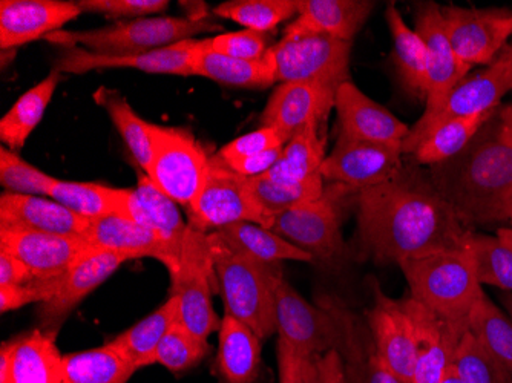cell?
I'll list each match as a JSON object with an SVG mask.
<instances>
[{
  "label": "cell",
  "instance_id": "cell-55",
  "mask_svg": "<svg viewBox=\"0 0 512 383\" xmlns=\"http://www.w3.org/2000/svg\"><path fill=\"white\" fill-rule=\"evenodd\" d=\"M322 383H347L344 364L338 351H329L316 359Z\"/></svg>",
  "mask_w": 512,
  "mask_h": 383
},
{
  "label": "cell",
  "instance_id": "cell-10",
  "mask_svg": "<svg viewBox=\"0 0 512 383\" xmlns=\"http://www.w3.org/2000/svg\"><path fill=\"white\" fill-rule=\"evenodd\" d=\"M356 190L342 184L327 187L321 198L299 204L273 218L270 230L312 255L313 261L332 262L344 253L339 200Z\"/></svg>",
  "mask_w": 512,
  "mask_h": 383
},
{
  "label": "cell",
  "instance_id": "cell-5",
  "mask_svg": "<svg viewBox=\"0 0 512 383\" xmlns=\"http://www.w3.org/2000/svg\"><path fill=\"white\" fill-rule=\"evenodd\" d=\"M221 30L211 17L157 16L115 22L88 31L60 30L46 36V42L77 48L99 56H132L149 53L183 40L194 39L207 31Z\"/></svg>",
  "mask_w": 512,
  "mask_h": 383
},
{
  "label": "cell",
  "instance_id": "cell-39",
  "mask_svg": "<svg viewBox=\"0 0 512 383\" xmlns=\"http://www.w3.org/2000/svg\"><path fill=\"white\" fill-rule=\"evenodd\" d=\"M493 112L473 115V117L453 118L450 122L442 123L427 134L411 155H414L416 163L425 164L428 167L456 157L470 145L471 140L476 137L477 132Z\"/></svg>",
  "mask_w": 512,
  "mask_h": 383
},
{
  "label": "cell",
  "instance_id": "cell-35",
  "mask_svg": "<svg viewBox=\"0 0 512 383\" xmlns=\"http://www.w3.org/2000/svg\"><path fill=\"white\" fill-rule=\"evenodd\" d=\"M385 19L393 36L394 60L402 82L414 94L427 97L431 69V54L427 43L421 34L408 27L396 5H388Z\"/></svg>",
  "mask_w": 512,
  "mask_h": 383
},
{
  "label": "cell",
  "instance_id": "cell-45",
  "mask_svg": "<svg viewBox=\"0 0 512 383\" xmlns=\"http://www.w3.org/2000/svg\"><path fill=\"white\" fill-rule=\"evenodd\" d=\"M453 368L462 383H512V374L470 330L457 347Z\"/></svg>",
  "mask_w": 512,
  "mask_h": 383
},
{
  "label": "cell",
  "instance_id": "cell-21",
  "mask_svg": "<svg viewBox=\"0 0 512 383\" xmlns=\"http://www.w3.org/2000/svg\"><path fill=\"white\" fill-rule=\"evenodd\" d=\"M198 40L189 39L175 45L132 54V56H99L82 48H66L57 59L54 69L60 74H86L96 69H138L149 74H168V76H194L192 59Z\"/></svg>",
  "mask_w": 512,
  "mask_h": 383
},
{
  "label": "cell",
  "instance_id": "cell-7",
  "mask_svg": "<svg viewBox=\"0 0 512 383\" xmlns=\"http://www.w3.org/2000/svg\"><path fill=\"white\" fill-rule=\"evenodd\" d=\"M215 287L217 279L209 233L189 227L181 247L180 266L171 276V295L178 299V322L203 339L221 327V319L212 304Z\"/></svg>",
  "mask_w": 512,
  "mask_h": 383
},
{
  "label": "cell",
  "instance_id": "cell-30",
  "mask_svg": "<svg viewBox=\"0 0 512 383\" xmlns=\"http://www.w3.org/2000/svg\"><path fill=\"white\" fill-rule=\"evenodd\" d=\"M192 68L194 76L234 88L266 89L276 83L275 65L269 51L261 60L234 59L207 50L204 40H198Z\"/></svg>",
  "mask_w": 512,
  "mask_h": 383
},
{
  "label": "cell",
  "instance_id": "cell-33",
  "mask_svg": "<svg viewBox=\"0 0 512 383\" xmlns=\"http://www.w3.org/2000/svg\"><path fill=\"white\" fill-rule=\"evenodd\" d=\"M13 383H63L56 331L34 330L14 339Z\"/></svg>",
  "mask_w": 512,
  "mask_h": 383
},
{
  "label": "cell",
  "instance_id": "cell-52",
  "mask_svg": "<svg viewBox=\"0 0 512 383\" xmlns=\"http://www.w3.org/2000/svg\"><path fill=\"white\" fill-rule=\"evenodd\" d=\"M63 279V278H62ZM59 281H33L25 285H5L0 287V311H14L33 302H48L56 296Z\"/></svg>",
  "mask_w": 512,
  "mask_h": 383
},
{
  "label": "cell",
  "instance_id": "cell-38",
  "mask_svg": "<svg viewBox=\"0 0 512 383\" xmlns=\"http://www.w3.org/2000/svg\"><path fill=\"white\" fill-rule=\"evenodd\" d=\"M325 157L321 125L307 126L287 141L275 166L264 175L275 181L306 180L319 174Z\"/></svg>",
  "mask_w": 512,
  "mask_h": 383
},
{
  "label": "cell",
  "instance_id": "cell-6",
  "mask_svg": "<svg viewBox=\"0 0 512 383\" xmlns=\"http://www.w3.org/2000/svg\"><path fill=\"white\" fill-rule=\"evenodd\" d=\"M352 42L310 31H284L270 46L276 83L313 82L339 88L350 80Z\"/></svg>",
  "mask_w": 512,
  "mask_h": 383
},
{
  "label": "cell",
  "instance_id": "cell-2",
  "mask_svg": "<svg viewBox=\"0 0 512 383\" xmlns=\"http://www.w3.org/2000/svg\"><path fill=\"white\" fill-rule=\"evenodd\" d=\"M428 178L467 229L512 227V102L497 108L460 154L431 166Z\"/></svg>",
  "mask_w": 512,
  "mask_h": 383
},
{
  "label": "cell",
  "instance_id": "cell-44",
  "mask_svg": "<svg viewBox=\"0 0 512 383\" xmlns=\"http://www.w3.org/2000/svg\"><path fill=\"white\" fill-rule=\"evenodd\" d=\"M467 244L473 252L480 284L512 293V247L497 235L474 230L468 233Z\"/></svg>",
  "mask_w": 512,
  "mask_h": 383
},
{
  "label": "cell",
  "instance_id": "cell-48",
  "mask_svg": "<svg viewBox=\"0 0 512 383\" xmlns=\"http://www.w3.org/2000/svg\"><path fill=\"white\" fill-rule=\"evenodd\" d=\"M204 45L214 53L241 60H261L270 50L267 34L250 30L218 34L204 39Z\"/></svg>",
  "mask_w": 512,
  "mask_h": 383
},
{
  "label": "cell",
  "instance_id": "cell-25",
  "mask_svg": "<svg viewBox=\"0 0 512 383\" xmlns=\"http://www.w3.org/2000/svg\"><path fill=\"white\" fill-rule=\"evenodd\" d=\"M129 259L120 253L100 252L80 258L63 276L56 296L40 307V321L45 330H57L60 324L73 313L74 308L91 295L94 290L111 278L115 270Z\"/></svg>",
  "mask_w": 512,
  "mask_h": 383
},
{
  "label": "cell",
  "instance_id": "cell-43",
  "mask_svg": "<svg viewBox=\"0 0 512 383\" xmlns=\"http://www.w3.org/2000/svg\"><path fill=\"white\" fill-rule=\"evenodd\" d=\"M214 14L246 30L267 34L298 16V7L296 0H230L214 8Z\"/></svg>",
  "mask_w": 512,
  "mask_h": 383
},
{
  "label": "cell",
  "instance_id": "cell-11",
  "mask_svg": "<svg viewBox=\"0 0 512 383\" xmlns=\"http://www.w3.org/2000/svg\"><path fill=\"white\" fill-rule=\"evenodd\" d=\"M512 91V50L506 46L491 65L473 76L465 77L448 95L436 115L424 123H416L402 143L404 154H413L416 146L442 123L453 118L490 114L500 108L503 97Z\"/></svg>",
  "mask_w": 512,
  "mask_h": 383
},
{
  "label": "cell",
  "instance_id": "cell-56",
  "mask_svg": "<svg viewBox=\"0 0 512 383\" xmlns=\"http://www.w3.org/2000/svg\"><path fill=\"white\" fill-rule=\"evenodd\" d=\"M14 339L0 348V383H13Z\"/></svg>",
  "mask_w": 512,
  "mask_h": 383
},
{
  "label": "cell",
  "instance_id": "cell-4",
  "mask_svg": "<svg viewBox=\"0 0 512 383\" xmlns=\"http://www.w3.org/2000/svg\"><path fill=\"white\" fill-rule=\"evenodd\" d=\"M411 298L439 318L468 324L474 305L483 295L470 247L402 262Z\"/></svg>",
  "mask_w": 512,
  "mask_h": 383
},
{
  "label": "cell",
  "instance_id": "cell-24",
  "mask_svg": "<svg viewBox=\"0 0 512 383\" xmlns=\"http://www.w3.org/2000/svg\"><path fill=\"white\" fill-rule=\"evenodd\" d=\"M322 301L329 305L341 328L338 353L347 383H404L382 361L368 325L335 298H322Z\"/></svg>",
  "mask_w": 512,
  "mask_h": 383
},
{
  "label": "cell",
  "instance_id": "cell-27",
  "mask_svg": "<svg viewBox=\"0 0 512 383\" xmlns=\"http://www.w3.org/2000/svg\"><path fill=\"white\" fill-rule=\"evenodd\" d=\"M298 16L289 30L310 31L353 42L375 10L371 0H296Z\"/></svg>",
  "mask_w": 512,
  "mask_h": 383
},
{
  "label": "cell",
  "instance_id": "cell-9",
  "mask_svg": "<svg viewBox=\"0 0 512 383\" xmlns=\"http://www.w3.org/2000/svg\"><path fill=\"white\" fill-rule=\"evenodd\" d=\"M189 227L214 233L238 223H253L270 229L272 218L256 203L247 178L232 171L217 154L211 157L203 189L188 209Z\"/></svg>",
  "mask_w": 512,
  "mask_h": 383
},
{
  "label": "cell",
  "instance_id": "cell-34",
  "mask_svg": "<svg viewBox=\"0 0 512 383\" xmlns=\"http://www.w3.org/2000/svg\"><path fill=\"white\" fill-rule=\"evenodd\" d=\"M180 318L178 299L169 295L168 301L161 304L151 315L123 331L109 344L126 357L137 370L155 364V354L161 341Z\"/></svg>",
  "mask_w": 512,
  "mask_h": 383
},
{
  "label": "cell",
  "instance_id": "cell-16",
  "mask_svg": "<svg viewBox=\"0 0 512 383\" xmlns=\"http://www.w3.org/2000/svg\"><path fill=\"white\" fill-rule=\"evenodd\" d=\"M375 304L368 311L367 325L376 350L394 376L413 383L417 362V338L413 321L402 301L388 298L379 285L373 287Z\"/></svg>",
  "mask_w": 512,
  "mask_h": 383
},
{
  "label": "cell",
  "instance_id": "cell-15",
  "mask_svg": "<svg viewBox=\"0 0 512 383\" xmlns=\"http://www.w3.org/2000/svg\"><path fill=\"white\" fill-rule=\"evenodd\" d=\"M414 17H416L414 30L421 34L431 54L430 80H428V92L425 97L427 106H425L424 115L417 122L424 123L437 114L448 99V95L468 76L471 68L460 62L459 57L454 53L447 28H445L442 7L434 2H421L417 4Z\"/></svg>",
  "mask_w": 512,
  "mask_h": 383
},
{
  "label": "cell",
  "instance_id": "cell-42",
  "mask_svg": "<svg viewBox=\"0 0 512 383\" xmlns=\"http://www.w3.org/2000/svg\"><path fill=\"white\" fill-rule=\"evenodd\" d=\"M468 328L512 374V321L485 293L471 311Z\"/></svg>",
  "mask_w": 512,
  "mask_h": 383
},
{
  "label": "cell",
  "instance_id": "cell-31",
  "mask_svg": "<svg viewBox=\"0 0 512 383\" xmlns=\"http://www.w3.org/2000/svg\"><path fill=\"white\" fill-rule=\"evenodd\" d=\"M48 197L76 213L77 217L83 220H100L111 215L129 218L131 189H115L103 184L54 178Z\"/></svg>",
  "mask_w": 512,
  "mask_h": 383
},
{
  "label": "cell",
  "instance_id": "cell-46",
  "mask_svg": "<svg viewBox=\"0 0 512 383\" xmlns=\"http://www.w3.org/2000/svg\"><path fill=\"white\" fill-rule=\"evenodd\" d=\"M209 351L211 345L207 339L200 338L177 322L161 341L155 354V364L163 365L174 374L186 373L197 367Z\"/></svg>",
  "mask_w": 512,
  "mask_h": 383
},
{
  "label": "cell",
  "instance_id": "cell-26",
  "mask_svg": "<svg viewBox=\"0 0 512 383\" xmlns=\"http://www.w3.org/2000/svg\"><path fill=\"white\" fill-rule=\"evenodd\" d=\"M88 227V220L77 217L53 198L13 194L7 190L0 197V229L83 236Z\"/></svg>",
  "mask_w": 512,
  "mask_h": 383
},
{
  "label": "cell",
  "instance_id": "cell-60",
  "mask_svg": "<svg viewBox=\"0 0 512 383\" xmlns=\"http://www.w3.org/2000/svg\"><path fill=\"white\" fill-rule=\"evenodd\" d=\"M509 46H511V50H512V42H511V43H509Z\"/></svg>",
  "mask_w": 512,
  "mask_h": 383
},
{
  "label": "cell",
  "instance_id": "cell-23",
  "mask_svg": "<svg viewBox=\"0 0 512 383\" xmlns=\"http://www.w3.org/2000/svg\"><path fill=\"white\" fill-rule=\"evenodd\" d=\"M335 109L341 134L356 140L402 148L410 134V126L371 100L352 80L342 83L336 91Z\"/></svg>",
  "mask_w": 512,
  "mask_h": 383
},
{
  "label": "cell",
  "instance_id": "cell-47",
  "mask_svg": "<svg viewBox=\"0 0 512 383\" xmlns=\"http://www.w3.org/2000/svg\"><path fill=\"white\" fill-rule=\"evenodd\" d=\"M54 178L27 163L17 152L0 148V184L7 192L48 197Z\"/></svg>",
  "mask_w": 512,
  "mask_h": 383
},
{
  "label": "cell",
  "instance_id": "cell-28",
  "mask_svg": "<svg viewBox=\"0 0 512 383\" xmlns=\"http://www.w3.org/2000/svg\"><path fill=\"white\" fill-rule=\"evenodd\" d=\"M129 220L160 233L172 250L181 255L189 224L181 217L178 204L143 172L138 175L137 187L131 189Z\"/></svg>",
  "mask_w": 512,
  "mask_h": 383
},
{
  "label": "cell",
  "instance_id": "cell-54",
  "mask_svg": "<svg viewBox=\"0 0 512 383\" xmlns=\"http://www.w3.org/2000/svg\"><path fill=\"white\" fill-rule=\"evenodd\" d=\"M36 281L30 270L20 259L0 249V287L5 285H25Z\"/></svg>",
  "mask_w": 512,
  "mask_h": 383
},
{
  "label": "cell",
  "instance_id": "cell-53",
  "mask_svg": "<svg viewBox=\"0 0 512 383\" xmlns=\"http://www.w3.org/2000/svg\"><path fill=\"white\" fill-rule=\"evenodd\" d=\"M283 148L272 149L263 154L252 155V157L240 158V160L224 161L232 171L237 172L241 177L255 178L267 174L275 166Z\"/></svg>",
  "mask_w": 512,
  "mask_h": 383
},
{
  "label": "cell",
  "instance_id": "cell-50",
  "mask_svg": "<svg viewBox=\"0 0 512 383\" xmlns=\"http://www.w3.org/2000/svg\"><path fill=\"white\" fill-rule=\"evenodd\" d=\"M287 138L281 132L267 126H261L256 131L241 135L235 140L227 143L226 146L217 152L218 157L223 161L240 160V158L252 157V155L263 154L276 148H284Z\"/></svg>",
  "mask_w": 512,
  "mask_h": 383
},
{
  "label": "cell",
  "instance_id": "cell-12",
  "mask_svg": "<svg viewBox=\"0 0 512 383\" xmlns=\"http://www.w3.org/2000/svg\"><path fill=\"white\" fill-rule=\"evenodd\" d=\"M276 333L293 350L312 359L329 351H338L341 328L329 305L310 304L286 279L276 290Z\"/></svg>",
  "mask_w": 512,
  "mask_h": 383
},
{
  "label": "cell",
  "instance_id": "cell-19",
  "mask_svg": "<svg viewBox=\"0 0 512 383\" xmlns=\"http://www.w3.org/2000/svg\"><path fill=\"white\" fill-rule=\"evenodd\" d=\"M338 88L324 83H279L261 114V125L276 129L287 140L307 126L322 125L335 108Z\"/></svg>",
  "mask_w": 512,
  "mask_h": 383
},
{
  "label": "cell",
  "instance_id": "cell-37",
  "mask_svg": "<svg viewBox=\"0 0 512 383\" xmlns=\"http://www.w3.org/2000/svg\"><path fill=\"white\" fill-rule=\"evenodd\" d=\"M137 368L111 344L63 356V383H128Z\"/></svg>",
  "mask_w": 512,
  "mask_h": 383
},
{
  "label": "cell",
  "instance_id": "cell-41",
  "mask_svg": "<svg viewBox=\"0 0 512 383\" xmlns=\"http://www.w3.org/2000/svg\"><path fill=\"white\" fill-rule=\"evenodd\" d=\"M247 186L256 203L260 204L261 209L272 220L278 213L286 212L307 201L318 200L325 190L324 178L321 174L301 181H275L266 175H261V177L247 178Z\"/></svg>",
  "mask_w": 512,
  "mask_h": 383
},
{
  "label": "cell",
  "instance_id": "cell-49",
  "mask_svg": "<svg viewBox=\"0 0 512 383\" xmlns=\"http://www.w3.org/2000/svg\"><path fill=\"white\" fill-rule=\"evenodd\" d=\"M83 13H100L111 19H142L163 13L168 0H79Z\"/></svg>",
  "mask_w": 512,
  "mask_h": 383
},
{
  "label": "cell",
  "instance_id": "cell-1",
  "mask_svg": "<svg viewBox=\"0 0 512 383\" xmlns=\"http://www.w3.org/2000/svg\"><path fill=\"white\" fill-rule=\"evenodd\" d=\"M358 236L365 255L402 262L467 247L470 229L421 172L402 167L387 183L356 192Z\"/></svg>",
  "mask_w": 512,
  "mask_h": 383
},
{
  "label": "cell",
  "instance_id": "cell-17",
  "mask_svg": "<svg viewBox=\"0 0 512 383\" xmlns=\"http://www.w3.org/2000/svg\"><path fill=\"white\" fill-rule=\"evenodd\" d=\"M0 249L27 266L36 281H59L88 250L83 236L0 229Z\"/></svg>",
  "mask_w": 512,
  "mask_h": 383
},
{
  "label": "cell",
  "instance_id": "cell-59",
  "mask_svg": "<svg viewBox=\"0 0 512 383\" xmlns=\"http://www.w3.org/2000/svg\"><path fill=\"white\" fill-rule=\"evenodd\" d=\"M440 383H462V380L457 376L456 370H454L453 365H451L450 370L447 371V374H445L444 379H442Z\"/></svg>",
  "mask_w": 512,
  "mask_h": 383
},
{
  "label": "cell",
  "instance_id": "cell-58",
  "mask_svg": "<svg viewBox=\"0 0 512 383\" xmlns=\"http://www.w3.org/2000/svg\"><path fill=\"white\" fill-rule=\"evenodd\" d=\"M499 299L500 302H502L503 308L506 310V315H508L509 319L512 321V293L503 292Z\"/></svg>",
  "mask_w": 512,
  "mask_h": 383
},
{
  "label": "cell",
  "instance_id": "cell-29",
  "mask_svg": "<svg viewBox=\"0 0 512 383\" xmlns=\"http://www.w3.org/2000/svg\"><path fill=\"white\" fill-rule=\"evenodd\" d=\"M217 368L226 383H253L260 374L261 339L229 313L218 330Z\"/></svg>",
  "mask_w": 512,
  "mask_h": 383
},
{
  "label": "cell",
  "instance_id": "cell-36",
  "mask_svg": "<svg viewBox=\"0 0 512 383\" xmlns=\"http://www.w3.org/2000/svg\"><path fill=\"white\" fill-rule=\"evenodd\" d=\"M60 83V73L53 69L42 82L20 95L10 111L0 120V140L11 151L17 152L25 146L34 129L42 122L50 106L54 92Z\"/></svg>",
  "mask_w": 512,
  "mask_h": 383
},
{
  "label": "cell",
  "instance_id": "cell-3",
  "mask_svg": "<svg viewBox=\"0 0 512 383\" xmlns=\"http://www.w3.org/2000/svg\"><path fill=\"white\" fill-rule=\"evenodd\" d=\"M209 241L217 292L223 296L226 313L252 328L258 338H270L276 333V290L284 279L281 270L229 249L211 233Z\"/></svg>",
  "mask_w": 512,
  "mask_h": 383
},
{
  "label": "cell",
  "instance_id": "cell-18",
  "mask_svg": "<svg viewBox=\"0 0 512 383\" xmlns=\"http://www.w3.org/2000/svg\"><path fill=\"white\" fill-rule=\"evenodd\" d=\"M83 239L88 244V250L80 258L100 252L120 253L129 261L154 258L165 264L171 276L177 273L180 266V255L172 250L160 233L122 215L89 221Z\"/></svg>",
  "mask_w": 512,
  "mask_h": 383
},
{
  "label": "cell",
  "instance_id": "cell-51",
  "mask_svg": "<svg viewBox=\"0 0 512 383\" xmlns=\"http://www.w3.org/2000/svg\"><path fill=\"white\" fill-rule=\"evenodd\" d=\"M276 357L279 383H322L318 361L312 357L302 356L281 339H278Z\"/></svg>",
  "mask_w": 512,
  "mask_h": 383
},
{
  "label": "cell",
  "instance_id": "cell-32",
  "mask_svg": "<svg viewBox=\"0 0 512 383\" xmlns=\"http://www.w3.org/2000/svg\"><path fill=\"white\" fill-rule=\"evenodd\" d=\"M212 238L256 261L278 266L279 262H313L312 255L289 243L283 236L253 223H238L211 233Z\"/></svg>",
  "mask_w": 512,
  "mask_h": 383
},
{
  "label": "cell",
  "instance_id": "cell-13",
  "mask_svg": "<svg viewBox=\"0 0 512 383\" xmlns=\"http://www.w3.org/2000/svg\"><path fill=\"white\" fill-rule=\"evenodd\" d=\"M454 53L465 65H491L512 39V10L508 8L442 7Z\"/></svg>",
  "mask_w": 512,
  "mask_h": 383
},
{
  "label": "cell",
  "instance_id": "cell-20",
  "mask_svg": "<svg viewBox=\"0 0 512 383\" xmlns=\"http://www.w3.org/2000/svg\"><path fill=\"white\" fill-rule=\"evenodd\" d=\"M414 324L417 338V362L413 383H440L453 365L454 354L468 324L439 318L430 308L408 298L402 301Z\"/></svg>",
  "mask_w": 512,
  "mask_h": 383
},
{
  "label": "cell",
  "instance_id": "cell-57",
  "mask_svg": "<svg viewBox=\"0 0 512 383\" xmlns=\"http://www.w3.org/2000/svg\"><path fill=\"white\" fill-rule=\"evenodd\" d=\"M497 236L500 239H503L508 246L512 247V227L511 226H502L497 229Z\"/></svg>",
  "mask_w": 512,
  "mask_h": 383
},
{
  "label": "cell",
  "instance_id": "cell-40",
  "mask_svg": "<svg viewBox=\"0 0 512 383\" xmlns=\"http://www.w3.org/2000/svg\"><path fill=\"white\" fill-rule=\"evenodd\" d=\"M97 102L106 109L115 128L122 135L135 163L148 175L154 157V140H152L151 123L138 117L137 112L129 106L125 97L117 92H97Z\"/></svg>",
  "mask_w": 512,
  "mask_h": 383
},
{
  "label": "cell",
  "instance_id": "cell-8",
  "mask_svg": "<svg viewBox=\"0 0 512 383\" xmlns=\"http://www.w3.org/2000/svg\"><path fill=\"white\" fill-rule=\"evenodd\" d=\"M152 140L154 157L148 177L161 192L188 210L203 189L212 155L184 129L154 125Z\"/></svg>",
  "mask_w": 512,
  "mask_h": 383
},
{
  "label": "cell",
  "instance_id": "cell-22",
  "mask_svg": "<svg viewBox=\"0 0 512 383\" xmlns=\"http://www.w3.org/2000/svg\"><path fill=\"white\" fill-rule=\"evenodd\" d=\"M76 2L63 0H2L0 48L14 50L62 30L82 14Z\"/></svg>",
  "mask_w": 512,
  "mask_h": 383
},
{
  "label": "cell",
  "instance_id": "cell-14",
  "mask_svg": "<svg viewBox=\"0 0 512 383\" xmlns=\"http://www.w3.org/2000/svg\"><path fill=\"white\" fill-rule=\"evenodd\" d=\"M402 148L378 145L339 134L335 148L325 157L319 174L324 181L362 190L387 183L401 172Z\"/></svg>",
  "mask_w": 512,
  "mask_h": 383
}]
</instances>
